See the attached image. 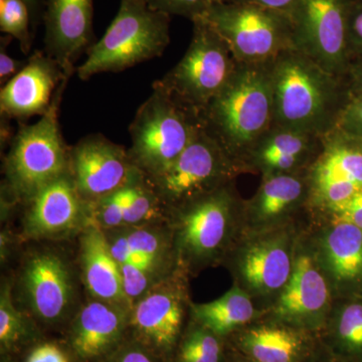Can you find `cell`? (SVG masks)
<instances>
[{
	"instance_id": "18",
	"label": "cell",
	"mask_w": 362,
	"mask_h": 362,
	"mask_svg": "<svg viewBox=\"0 0 362 362\" xmlns=\"http://www.w3.org/2000/svg\"><path fill=\"white\" fill-rule=\"evenodd\" d=\"M329 297L325 279L312 259L301 255L293 265L291 277L283 288L274 312L281 320L311 326L322 318Z\"/></svg>"
},
{
	"instance_id": "33",
	"label": "cell",
	"mask_w": 362,
	"mask_h": 362,
	"mask_svg": "<svg viewBox=\"0 0 362 362\" xmlns=\"http://www.w3.org/2000/svg\"><path fill=\"white\" fill-rule=\"evenodd\" d=\"M123 233L132 255H141L154 261L163 262V258H165V238L158 230L135 226Z\"/></svg>"
},
{
	"instance_id": "26",
	"label": "cell",
	"mask_w": 362,
	"mask_h": 362,
	"mask_svg": "<svg viewBox=\"0 0 362 362\" xmlns=\"http://www.w3.org/2000/svg\"><path fill=\"white\" fill-rule=\"evenodd\" d=\"M303 181L290 173L267 176L252 204L255 218L267 221L292 209L303 197Z\"/></svg>"
},
{
	"instance_id": "24",
	"label": "cell",
	"mask_w": 362,
	"mask_h": 362,
	"mask_svg": "<svg viewBox=\"0 0 362 362\" xmlns=\"http://www.w3.org/2000/svg\"><path fill=\"white\" fill-rule=\"evenodd\" d=\"M192 314L202 327L223 337L251 321L255 310L249 295L233 287L218 299L194 305Z\"/></svg>"
},
{
	"instance_id": "34",
	"label": "cell",
	"mask_w": 362,
	"mask_h": 362,
	"mask_svg": "<svg viewBox=\"0 0 362 362\" xmlns=\"http://www.w3.org/2000/svg\"><path fill=\"white\" fill-rule=\"evenodd\" d=\"M340 342L350 350L362 349V305L351 304L340 314L337 325Z\"/></svg>"
},
{
	"instance_id": "1",
	"label": "cell",
	"mask_w": 362,
	"mask_h": 362,
	"mask_svg": "<svg viewBox=\"0 0 362 362\" xmlns=\"http://www.w3.org/2000/svg\"><path fill=\"white\" fill-rule=\"evenodd\" d=\"M273 126L323 138L334 131L347 100L341 77L294 49L271 62Z\"/></svg>"
},
{
	"instance_id": "37",
	"label": "cell",
	"mask_w": 362,
	"mask_h": 362,
	"mask_svg": "<svg viewBox=\"0 0 362 362\" xmlns=\"http://www.w3.org/2000/svg\"><path fill=\"white\" fill-rule=\"evenodd\" d=\"M347 42L349 56H362V0H351L347 21Z\"/></svg>"
},
{
	"instance_id": "41",
	"label": "cell",
	"mask_w": 362,
	"mask_h": 362,
	"mask_svg": "<svg viewBox=\"0 0 362 362\" xmlns=\"http://www.w3.org/2000/svg\"><path fill=\"white\" fill-rule=\"evenodd\" d=\"M112 362H154L152 357L145 350L139 347L131 346L119 352Z\"/></svg>"
},
{
	"instance_id": "28",
	"label": "cell",
	"mask_w": 362,
	"mask_h": 362,
	"mask_svg": "<svg viewBox=\"0 0 362 362\" xmlns=\"http://www.w3.org/2000/svg\"><path fill=\"white\" fill-rule=\"evenodd\" d=\"M163 209L153 188L147 178L143 176L131 187L124 214V226H138L152 223L158 220Z\"/></svg>"
},
{
	"instance_id": "20",
	"label": "cell",
	"mask_w": 362,
	"mask_h": 362,
	"mask_svg": "<svg viewBox=\"0 0 362 362\" xmlns=\"http://www.w3.org/2000/svg\"><path fill=\"white\" fill-rule=\"evenodd\" d=\"M240 268L247 284L257 291L270 293L284 288L293 270L287 239L274 235L257 240L243 255Z\"/></svg>"
},
{
	"instance_id": "43",
	"label": "cell",
	"mask_w": 362,
	"mask_h": 362,
	"mask_svg": "<svg viewBox=\"0 0 362 362\" xmlns=\"http://www.w3.org/2000/svg\"><path fill=\"white\" fill-rule=\"evenodd\" d=\"M350 80H351L352 95H362V61L356 66H349Z\"/></svg>"
},
{
	"instance_id": "32",
	"label": "cell",
	"mask_w": 362,
	"mask_h": 362,
	"mask_svg": "<svg viewBox=\"0 0 362 362\" xmlns=\"http://www.w3.org/2000/svg\"><path fill=\"white\" fill-rule=\"evenodd\" d=\"M134 183L89 204L90 223L99 226L102 230H113L124 226L126 204L129 199L131 187Z\"/></svg>"
},
{
	"instance_id": "27",
	"label": "cell",
	"mask_w": 362,
	"mask_h": 362,
	"mask_svg": "<svg viewBox=\"0 0 362 362\" xmlns=\"http://www.w3.org/2000/svg\"><path fill=\"white\" fill-rule=\"evenodd\" d=\"M33 329L28 318L13 304L11 288L4 286L0 296V343L2 349L13 350L28 341Z\"/></svg>"
},
{
	"instance_id": "42",
	"label": "cell",
	"mask_w": 362,
	"mask_h": 362,
	"mask_svg": "<svg viewBox=\"0 0 362 362\" xmlns=\"http://www.w3.org/2000/svg\"><path fill=\"white\" fill-rule=\"evenodd\" d=\"M230 1L247 2L256 6L273 9V11L288 13L297 0H230Z\"/></svg>"
},
{
	"instance_id": "36",
	"label": "cell",
	"mask_w": 362,
	"mask_h": 362,
	"mask_svg": "<svg viewBox=\"0 0 362 362\" xmlns=\"http://www.w3.org/2000/svg\"><path fill=\"white\" fill-rule=\"evenodd\" d=\"M334 131L346 139L362 145V95H352L349 98Z\"/></svg>"
},
{
	"instance_id": "15",
	"label": "cell",
	"mask_w": 362,
	"mask_h": 362,
	"mask_svg": "<svg viewBox=\"0 0 362 362\" xmlns=\"http://www.w3.org/2000/svg\"><path fill=\"white\" fill-rule=\"evenodd\" d=\"M25 233L33 239H51L90 223V204L74 182L70 170L25 202Z\"/></svg>"
},
{
	"instance_id": "16",
	"label": "cell",
	"mask_w": 362,
	"mask_h": 362,
	"mask_svg": "<svg viewBox=\"0 0 362 362\" xmlns=\"http://www.w3.org/2000/svg\"><path fill=\"white\" fill-rule=\"evenodd\" d=\"M130 309L98 299L84 305L74 318L69 337L76 357L94 362L115 351L129 324Z\"/></svg>"
},
{
	"instance_id": "25",
	"label": "cell",
	"mask_w": 362,
	"mask_h": 362,
	"mask_svg": "<svg viewBox=\"0 0 362 362\" xmlns=\"http://www.w3.org/2000/svg\"><path fill=\"white\" fill-rule=\"evenodd\" d=\"M242 346L257 362H296L302 339L294 331L262 326L243 337Z\"/></svg>"
},
{
	"instance_id": "9",
	"label": "cell",
	"mask_w": 362,
	"mask_h": 362,
	"mask_svg": "<svg viewBox=\"0 0 362 362\" xmlns=\"http://www.w3.org/2000/svg\"><path fill=\"white\" fill-rule=\"evenodd\" d=\"M351 0H297L287 14L292 47L341 77L349 71L347 21Z\"/></svg>"
},
{
	"instance_id": "7",
	"label": "cell",
	"mask_w": 362,
	"mask_h": 362,
	"mask_svg": "<svg viewBox=\"0 0 362 362\" xmlns=\"http://www.w3.org/2000/svg\"><path fill=\"white\" fill-rule=\"evenodd\" d=\"M192 23V37L185 56L159 81L178 101L201 114L225 87L239 63L206 21L195 18Z\"/></svg>"
},
{
	"instance_id": "31",
	"label": "cell",
	"mask_w": 362,
	"mask_h": 362,
	"mask_svg": "<svg viewBox=\"0 0 362 362\" xmlns=\"http://www.w3.org/2000/svg\"><path fill=\"white\" fill-rule=\"evenodd\" d=\"M221 345L216 335L206 328H194L181 344L177 362H220Z\"/></svg>"
},
{
	"instance_id": "10",
	"label": "cell",
	"mask_w": 362,
	"mask_h": 362,
	"mask_svg": "<svg viewBox=\"0 0 362 362\" xmlns=\"http://www.w3.org/2000/svg\"><path fill=\"white\" fill-rule=\"evenodd\" d=\"M69 170L78 194L92 204L142 178L128 149L102 134L82 138L69 152Z\"/></svg>"
},
{
	"instance_id": "8",
	"label": "cell",
	"mask_w": 362,
	"mask_h": 362,
	"mask_svg": "<svg viewBox=\"0 0 362 362\" xmlns=\"http://www.w3.org/2000/svg\"><path fill=\"white\" fill-rule=\"evenodd\" d=\"M233 160L201 121L180 157L160 175L147 180L162 206L175 209L223 187Z\"/></svg>"
},
{
	"instance_id": "3",
	"label": "cell",
	"mask_w": 362,
	"mask_h": 362,
	"mask_svg": "<svg viewBox=\"0 0 362 362\" xmlns=\"http://www.w3.org/2000/svg\"><path fill=\"white\" fill-rule=\"evenodd\" d=\"M68 85L61 86L51 109L37 123H21L4 158V195L28 202L40 189L69 171V152L59 122V107Z\"/></svg>"
},
{
	"instance_id": "11",
	"label": "cell",
	"mask_w": 362,
	"mask_h": 362,
	"mask_svg": "<svg viewBox=\"0 0 362 362\" xmlns=\"http://www.w3.org/2000/svg\"><path fill=\"white\" fill-rule=\"evenodd\" d=\"M21 290L33 316L45 323L63 320L75 298L74 279L68 263L51 251L35 252L26 259Z\"/></svg>"
},
{
	"instance_id": "6",
	"label": "cell",
	"mask_w": 362,
	"mask_h": 362,
	"mask_svg": "<svg viewBox=\"0 0 362 362\" xmlns=\"http://www.w3.org/2000/svg\"><path fill=\"white\" fill-rule=\"evenodd\" d=\"M201 18L225 40L239 64L269 63L293 49L287 13L247 2L221 0Z\"/></svg>"
},
{
	"instance_id": "12",
	"label": "cell",
	"mask_w": 362,
	"mask_h": 362,
	"mask_svg": "<svg viewBox=\"0 0 362 362\" xmlns=\"http://www.w3.org/2000/svg\"><path fill=\"white\" fill-rule=\"evenodd\" d=\"M45 52L69 78L76 63L95 42L94 0H45Z\"/></svg>"
},
{
	"instance_id": "29",
	"label": "cell",
	"mask_w": 362,
	"mask_h": 362,
	"mask_svg": "<svg viewBox=\"0 0 362 362\" xmlns=\"http://www.w3.org/2000/svg\"><path fill=\"white\" fill-rule=\"evenodd\" d=\"M0 30L20 42L23 54L33 44V25L30 9L23 0H0Z\"/></svg>"
},
{
	"instance_id": "21",
	"label": "cell",
	"mask_w": 362,
	"mask_h": 362,
	"mask_svg": "<svg viewBox=\"0 0 362 362\" xmlns=\"http://www.w3.org/2000/svg\"><path fill=\"white\" fill-rule=\"evenodd\" d=\"M317 139L322 138L272 126L250 154L268 176L289 173L306 158Z\"/></svg>"
},
{
	"instance_id": "22",
	"label": "cell",
	"mask_w": 362,
	"mask_h": 362,
	"mask_svg": "<svg viewBox=\"0 0 362 362\" xmlns=\"http://www.w3.org/2000/svg\"><path fill=\"white\" fill-rule=\"evenodd\" d=\"M322 140L325 149L312 173L314 189L333 183L362 188V147L335 131Z\"/></svg>"
},
{
	"instance_id": "38",
	"label": "cell",
	"mask_w": 362,
	"mask_h": 362,
	"mask_svg": "<svg viewBox=\"0 0 362 362\" xmlns=\"http://www.w3.org/2000/svg\"><path fill=\"white\" fill-rule=\"evenodd\" d=\"M337 216L338 221H344L362 230V189L347 201L328 206Z\"/></svg>"
},
{
	"instance_id": "13",
	"label": "cell",
	"mask_w": 362,
	"mask_h": 362,
	"mask_svg": "<svg viewBox=\"0 0 362 362\" xmlns=\"http://www.w3.org/2000/svg\"><path fill=\"white\" fill-rule=\"evenodd\" d=\"M177 245L188 259L201 261L214 256L223 246L233 209L228 188L221 187L180 206Z\"/></svg>"
},
{
	"instance_id": "19",
	"label": "cell",
	"mask_w": 362,
	"mask_h": 362,
	"mask_svg": "<svg viewBox=\"0 0 362 362\" xmlns=\"http://www.w3.org/2000/svg\"><path fill=\"white\" fill-rule=\"evenodd\" d=\"M80 262L86 288L95 299L129 307L120 265L112 255L104 230L88 223L80 239Z\"/></svg>"
},
{
	"instance_id": "35",
	"label": "cell",
	"mask_w": 362,
	"mask_h": 362,
	"mask_svg": "<svg viewBox=\"0 0 362 362\" xmlns=\"http://www.w3.org/2000/svg\"><path fill=\"white\" fill-rule=\"evenodd\" d=\"M154 11L194 21L221 0H145Z\"/></svg>"
},
{
	"instance_id": "2",
	"label": "cell",
	"mask_w": 362,
	"mask_h": 362,
	"mask_svg": "<svg viewBox=\"0 0 362 362\" xmlns=\"http://www.w3.org/2000/svg\"><path fill=\"white\" fill-rule=\"evenodd\" d=\"M271 62L239 64L199 114L204 128L233 158L250 153L273 126Z\"/></svg>"
},
{
	"instance_id": "5",
	"label": "cell",
	"mask_w": 362,
	"mask_h": 362,
	"mask_svg": "<svg viewBox=\"0 0 362 362\" xmlns=\"http://www.w3.org/2000/svg\"><path fill=\"white\" fill-rule=\"evenodd\" d=\"M201 121L199 113L156 81L129 126L128 152L136 168L148 180L160 175L187 148Z\"/></svg>"
},
{
	"instance_id": "40",
	"label": "cell",
	"mask_w": 362,
	"mask_h": 362,
	"mask_svg": "<svg viewBox=\"0 0 362 362\" xmlns=\"http://www.w3.org/2000/svg\"><path fill=\"white\" fill-rule=\"evenodd\" d=\"M25 362H70L58 345L45 343L33 350Z\"/></svg>"
},
{
	"instance_id": "4",
	"label": "cell",
	"mask_w": 362,
	"mask_h": 362,
	"mask_svg": "<svg viewBox=\"0 0 362 362\" xmlns=\"http://www.w3.org/2000/svg\"><path fill=\"white\" fill-rule=\"evenodd\" d=\"M170 16L154 11L145 0H121L106 33L77 66L82 81L102 73H119L160 57L170 42Z\"/></svg>"
},
{
	"instance_id": "44",
	"label": "cell",
	"mask_w": 362,
	"mask_h": 362,
	"mask_svg": "<svg viewBox=\"0 0 362 362\" xmlns=\"http://www.w3.org/2000/svg\"><path fill=\"white\" fill-rule=\"evenodd\" d=\"M30 9L32 16L33 30H35L40 18V8H42V0H23Z\"/></svg>"
},
{
	"instance_id": "30",
	"label": "cell",
	"mask_w": 362,
	"mask_h": 362,
	"mask_svg": "<svg viewBox=\"0 0 362 362\" xmlns=\"http://www.w3.org/2000/svg\"><path fill=\"white\" fill-rule=\"evenodd\" d=\"M161 265L162 263L151 259L137 263L128 262L120 265L124 293L131 307L154 285L160 282L159 273Z\"/></svg>"
},
{
	"instance_id": "17",
	"label": "cell",
	"mask_w": 362,
	"mask_h": 362,
	"mask_svg": "<svg viewBox=\"0 0 362 362\" xmlns=\"http://www.w3.org/2000/svg\"><path fill=\"white\" fill-rule=\"evenodd\" d=\"M183 321L181 295L175 287L160 281L133 303L129 324L145 344L160 352L173 349Z\"/></svg>"
},
{
	"instance_id": "39",
	"label": "cell",
	"mask_w": 362,
	"mask_h": 362,
	"mask_svg": "<svg viewBox=\"0 0 362 362\" xmlns=\"http://www.w3.org/2000/svg\"><path fill=\"white\" fill-rule=\"evenodd\" d=\"M13 37L7 35L2 37L1 47H0V82L1 84H6L11 78H13L16 74L23 70L26 65V62L18 61L11 58L6 52L7 45L11 42Z\"/></svg>"
},
{
	"instance_id": "14",
	"label": "cell",
	"mask_w": 362,
	"mask_h": 362,
	"mask_svg": "<svg viewBox=\"0 0 362 362\" xmlns=\"http://www.w3.org/2000/svg\"><path fill=\"white\" fill-rule=\"evenodd\" d=\"M69 81L58 62L45 52L35 51L23 70L2 86L1 116L18 121L44 116L51 109L61 86Z\"/></svg>"
},
{
	"instance_id": "23",
	"label": "cell",
	"mask_w": 362,
	"mask_h": 362,
	"mask_svg": "<svg viewBox=\"0 0 362 362\" xmlns=\"http://www.w3.org/2000/svg\"><path fill=\"white\" fill-rule=\"evenodd\" d=\"M323 257L328 270L339 281H351L362 276V230L338 221L322 243Z\"/></svg>"
}]
</instances>
